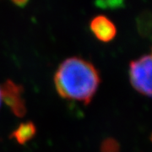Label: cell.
I'll list each match as a JSON object with an SVG mask.
<instances>
[{"mask_svg":"<svg viewBox=\"0 0 152 152\" xmlns=\"http://www.w3.org/2000/svg\"><path fill=\"white\" fill-rule=\"evenodd\" d=\"M53 81L61 97L88 105L97 91L101 75L90 61L80 57H71L60 64Z\"/></svg>","mask_w":152,"mask_h":152,"instance_id":"obj_1","label":"cell"},{"mask_svg":"<svg viewBox=\"0 0 152 152\" xmlns=\"http://www.w3.org/2000/svg\"><path fill=\"white\" fill-rule=\"evenodd\" d=\"M129 76L132 86L138 92L152 97V55H144L133 60Z\"/></svg>","mask_w":152,"mask_h":152,"instance_id":"obj_2","label":"cell"},{"mask_svg":"<svg viewBox=\"0 0 152 152\" xmlns=\"http://www.w3.org/2000/svg\"><path fill=\"white\" fill-rule=\"evenodd\" d=\"M1 97L10 111L19 118H23L27 113L24 99V87L12 80H7L1 86Z\"/></svg>","mask_w":152,"mask_h":152,"instance_id":"obj_3","label":"cell"},{"mask_svg":"<svg viewBox=\"0 0 152 152\" xmlns=\"http://www.w3.org/2000/svg\"><path fill=\"white\" fill-rule=\"evenodd\" d=\"M90 29L93 35L102 42L113 41L117 35V28L113 22L102 15L93 18L90 23Z\"/></svg>","mask_w":152,"mask_h":152,"instance_id":"obj_4","label":"cell"},{"mask_svg":"<svg viewBox=\"0 0 152 152\" xmlns=\"http://www.w3.org/2000/svg\"><path fill=\"white\" fill-rule=\"evenodd\" d=\"M37 134V127L31 121L22 123L10 135L11 140H15L20 145H25Z\"/></svg>","mask_w":152,"mask_h":152,"instance_id":"obj_5","label":"cell"},{"mask_svg":"<svg viewBox=\"0 0 152 152\" xmlns=\"http://www.w3.org/2000/svg\"><path fill=\"white\" fill-rule=\"evenodd\" d=\"M136 24L139 33L143 37H148L152 33V13L144 10L138 15Z\"/></svg>","mask_w":152,"mask_h":152,"instance_id":"obj_6","label":"cell"},{"mask_svg":"<svg viewBox=\"0 0 152 152\" xmlns=\"http://www.w3.org/2000/svg\"><path fill=\"white\" fill-rule=\"evenodd\" d=\"M95 5L102 10H119L125 7V0H95Z\"/></svg>","mask_w":152,"mask_h":152,"instance_id":"obj_7","label":"cell"},{"mask_svg":"<svg viewBox=\"0 0 152 152\" xmlns=\"http://www.w3.org/2000/svg\"><path fill=\"white\" fill-rule=\"evenodd\" d=\"M101 152H120V145L113 138H107L102 142L100 146Z\"/></svg>","mask_w":152,"mask_h":152,"instance_id":"obj_8","label":"cell"},{"mask_svg":"<svg viewBox=\"0 0 152 152\" xmlns=\"http://www.w3.org/2000/svg\"><path fill=\"white\" fill-rule=\"evenodd\" d=\"M15 5L19 7H25L28 4L29 0H11Z\"/></svg>","mask_w":152,"mask_h":152,"instance_id":"obj_9","label":"cell"},{"mask_svg":"<svg viewBox=\"0 0 152 152\" xmlns=\"http://www.w3.org/2000/svg\"><path fill=\"white\" fill-rule=\"evenodd\" d=\"M1 102H2V97H1V89H0V107H1Z\"/></svg>","mask_w":152,"mask_h":152,"instance_id":"obj_10","label":"cell"},{"mask_svg":"<svg viewBox=\"0 0 152 152\" xmlns=\"http://www.w3.org/2000/svg\"><path fill=\"white\" fill-rule=\"evenodd\" d=\"M151 141H152V134H151Z\"/></svg>","mask_w":152,"mask_h":152,"instance_id":"obj_11","label":"cell"}]
</instances>
